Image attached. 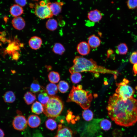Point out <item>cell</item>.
Wrapping results in <instances>:
<instances>
[{"mask_svg": "<svg viewBox=\"0 0 137 137\" xmlns=\"http://www.w3.org/2000/svg\"><path fill=\"white\" fill-rule=\"evenodd\" d=\"M58 87L55 84L50 83L46 86V92L50 96H54L58 93Z\"/></svg>", "mask_w": 137, "mask_h": 137, "instance_id": "cell-20", "label": "cell"}, {"mask_svg": "<svg viewBox=\"0 0 137 137\" xmlns=\"http://www.w3.org/2000/svg\"><path fill=\"white\" fill-rule=\"evenodd\" d=\"M48 77L49 81L53 83H58L60 79L59 74L54 71L50 72L48 74Z\"/></svg>", "mask_w": 137, "mask_h": 137, "instance_id": "cell-23", "label": "cell"}, {"mask_svg": "<svg viewBox=\"0 0 137 137\" xmlns=\"http://www.w3.org/2000/svg\"><path fill=\"white\" fill-rule=\"evenodd\" d=\"M17 4L22 7L25 6L27 3L26 0H14Z\"/></svg>", "mask_w": 137, "mask_h": 137, "instance_id": "cell-34", "label": "cell"}, {"mask_svg": "<svg viewBox=\"0 0 137 137\" xmlns=\"http://www.w3.org/2000/svg\"><path fill=\"white\" fill-rule=\"evenodd\" d=\"M134 75L135 76L137 75V63L134 64L133 68Z\"/></svg>", "mask_w": 137, "mask_h": 137, "instance_id": "cell-36", "label": "cell"}, {"mask_svg": "<svg viewBox=\"0 0 137 137\" xmlns=\"http://www.w3.org/2000/svg\"><path fill=\"white\" fill-rule=\"evenodd\" d=\"M42 42L41 38L38 36H34L30 39L28 44L31 49L36 50L38 49L41 47Z\"/></svg>", "mask_w": 137, "mask_h": 137, "instance_id": "cell-13", "label": "cell"}, {"mask_svg": "<svg viewBox=\"0 0 137 137\" xmlns=\"http://www.w3.org/2000/svg\"><path fill=\"white\" fill-rule=\"evenodd\" d=\"M42 87L36 80H34L30 86V90L33 93L39 92L42 90Z\"/></svg>", "mask_w": 137, "mask_h": 137, "instance_id": "cell-30", "label": "cell"}, {"mask_svg": "<svg viewBox=\"0 0 137 137\" xmlns=\"http://www.w3.org/2000/svg\"><path fill=\"white\" fill-rule=\"evenodd\" d=\"M72 113L70 111L68 112L66 117V119L67 122L69 123L70 121L72 119Z\"/></svg>", "mask_w": 137, "mask_h": 137, "instance_id": "cell-35", "label": "cell"}, {"mask_svg": "<svg viewBox=\"0 0 137 137\" xmlns=\"http://www.w3.org/2000/svg\"><path fill=\"white\" fill-rule=\"evenodd\" d=\"M22 7L17 4H14L10 8L9 12L11 15L14 17L19 16L24 13Z\"/></svg>", "mask_w": 137, "mask_h": 137, "instance_id": "cell-16", "label": "cell"}, {"mask_svg": "<svg viewBox=\"0 0 137 137\" xmlns=\"http://www.w3.org/2000/svg\"><path fill=\"white\" fill-rule=\"evenodd\" d=\"M50 98V96L49 97L47 93L42 90H41L38 96V100L43 106L47 103Z\"/></svg>", "mask_w": 137, "mask_h": 137, "instance_id": "cell-18", "label": "cell"}, {"mask_svg": "<svg viewBox=\"0 0 137 137\" xmlns=\"http://www.w3.org/2000/svg\"><path fill=\"white\" fill-rule=\"evenodd\" d=\"M5 133L0 128V137H4Z\"/></svg>", "mask_w": 137, "mask_h": 137, "instance_id": "cell-37", "label": "cell"}, {"mask_svg": "<svg viewBox=\"0 0 137 137\" xmlns=\"http://www.w3.org/2000/svg\"><path fill=\"white\" fill-rule=\"evenodd\" d=\"M111 122L107 119H104L100 122V126L101 129L105 131L109 130L111 127Z\"/></svg>", "mask_w": 137, "mask_h": 137, "instance_id": "cell-28", "label": "cell"}, {"mask_svg": "<svg viewBox=\"0 0 137 137\" xmlns=\"http://www.w3.org/2000/svg\"><path fill=\"white\" fill-rule=\"evenodd\" d=\"M50 96L47 103L43 106V112L48 117L55 118L61 113L63 109V104L58 97L54 96Z\"/></svg>", "mask_w": 137, "mask_h": 137, "instance_id": "cell-4", "label": "cell"}, {"mask_svg": "<svg viewBox=\"0 0 137 137\" xmlns=\"http://www.w3.org/2000/svg\"><path fill=\"white\" fill-rule=\"evenodd\" d=\"M47 5L49 7L53 14L54 15H57L61 12L62 7L64 5L62 2H55L53 3L47 2Z\"/></svg>", "mask_w": 137, "mask_h": 137, "instance_id": "cell-9", "label": "cell"}, {"mask_svg": "<svg viewBox=\"0 0 137 137\" xmlns=\"http://www.w3.org/2000/svg\"><path fill=\"white\" fill-rule=\"evenodd\" d=\"M57 87L59 91L62 93L66 92L69 88L68 83L63 80L59 82L58 85Z\"/></svg>", "mask_w": 137, "mask_h": 137, "instance_id": "cell-25", "label": "cell"}, {"mask_svg": "<svg viewBox=\"0 0 137 137\" xmlns=\"http://www.w3.org/2000/svg\"><path fill=\"white\" fill-rule=\"evenodd\" d=\"M117 52L120 55H125L127 53L128 49L126 44L124 43L119 44L117 47Z\"/></svg>", "mask_w": 137, "mask_h": 137, "instance_id": "cell-26", "label": "cell"}, {"mask_svg": "<svg viewBox=\"0 0 137 137\" xmlns=\"http://www.w3.org/2000/svg\"><path fill=\"white\" fill-rule=\"evenodd\" d=\"M27 122L24 116L19 115L15 117L12 122L13 126L15 129L23 131L26 128Z\"/></svg>", "mask_w": 137, "mask_h": 137, "instance_id": "cell-7", "label": "cell"}, {"mask_svg": "<svg viewBox=\"0 0 137 137\" xmlns=\"http://www.w3.org/2000/svg\"><path fill=\"white\" fill-rule=\"evenodd\" d=\"M53 52L55 54L62 55L65 51V49L61 44L57 43L55 44L52 49Z\"/></svg>", "mask_w": 137, "mask_h": 137, "instance_id": "cell-24", "label": "cell"}, {"mask_svg": "<svg viewBox=\"0 0 137 137\" xmlns=\"http://www.w3.org/2000/svg\"><path fill=\"white\" fill-rule=\"evenodd\" d=\"M107 109L108 116L117 125L129 127L137 122V100L133 97L124 100L115 93L109 97Z\"/></svg>", "mask_w": 137, "mask_h": 137, "instance_id": "cell-1", "label": "cell"}, {"mask_svg": "<svg viewBox=\"0 0 137 137\" xmlns=\"http://www.w3.org/2000/svg\"><path fill=\"white\" fill-rule=\"evenodd\" d=\"M73 132L70 128L59 124L54 137H73Z\"/></svg>", "mask_w": 137, "mask_h": 137, "instance_id": "cell-8", "label": "cell"}, {"mask_svg": "<svg viewBox=\"0 0 137 137\" xmlns=\"http://www.w3.org/2000/svg\"><path fill=\"white\" fill-rule=\"evenodd\" d=\"M70 78L72 82L74 83H77L79 82L82 78L81 74L78 72L72 74Z\"/></svg>", "mask_w": 137, "mask_h": 137, "instance_id": "cell-31", "label": "cell"}, {"mask_svg": "<svg viewBox=\"0 0 137 137\" xmlns=\"http://www.w3.org/2000/svg\"><path fill=\"white\" fill-rule=\"evenodd\" d=\"M25 103L29 105L32 103L36 99V96L33 93L27 92L25 94L24 97Z\"/></svg>", "mask_w": 137, "mask_h": 137, "instance_id": "cell-22", "label": "cell"}, {"mask_svg": "<svg viewBox=\"0 0 137 137\" xmlns=\"http://www.w3.org/2000/svg\"><path fill=\"white\" fill-rule=\"evenodd\" d=\"M130 62L132 64L137 63V52H133L130 57Z\"/></svg>", "mask_w": 137, "mask_h": 137, "instance_id": "cell-33", "label": "cell"}, {"mask_svg": "<svg viewBox=\"0 0 137 137\" xmlns=\"http://www.w3.org/2000/svg\"><path fill=\"white\" fill-rule=\"evenodd\" d=\"M87 17L91 21L96 23L101 20L102 14L99 10L96 9L89 11L88 13Z\"/></svg>", "mask_w": 137, "mask_h": 137, "instance_id": "cell-10", "label": "cell"}, {"mask_svg": "<svg viewBox=\"0 0 137 137\" xmlns=\"http://www.w3.org/2000/svg\"><path fill=\"white\" fill-rule=\"evenodd\" d=\"M31 110L33 113L37 114H40L43 112V106L40 102L36 101L32 105Z\"/></svg>", "mask_w": 137, "mask_h": 137, "instance_id": "cell-19", "label": "cell"}, {"mask_svg": "<svg viewBox=\"0 0 137 137\" xmlns=\"http://www.w3.org/2000/svg\"><path fill=\"white\" fill-rule=\"evenodd\" d=\"M34 13L38 17L42 19L50 18L53 15L47 3L43 1L39 4H36Z\"/></svg>", "mask_w": 137, "mask_h": 137, "instance_id": "cell-6", "label": "cell"}, {"mask_svg": "<svg viewBox=\"0 0 137 137\" xmlns=\"http://www.w3.org/2000/svg\"><path fill=\"white\" fill-rule=\"evenodd\" d=\"M129 81L126 79H124L122 82L117 83V87L115 92L124 100L132 97L134 94V90L127 84Z\"/></svg>", "mask_w": 137, "mask_h": 137, "instance_id": "cell-5", "label": "cell"}, {"mask_svg": "<svg viewBox=\"0 0 137 137\" xmlns=\"http://www.w3.org/2000/svg\"><path fill=\"white\" fill-rule=\"evenodd\" d=\"M77 50L78 53L80 55L85 56L90 53V47L86 42L82 41L77 45Z\"/></svg>", "mask_w": 137, "mask_h": 137, "instance_id": "cell-11", "label": "cell"}, {"mask_svg": "<svg viewBox=\"0 0 137 137\" xmlns=\"http://www.w3.org/2000/svg\"><path fill=\"white\" fill-rule=\"evenodd\" d=\"M58 24L57 20L54 19H49L47 20L46 23V26L48 30L53 31L57 28Z\"/></svg>", "mask_w": 137, "mask_h": 137, "instance_id": "cell-21", "label": "cell"}, {"mask_svg": "<svg viewBox=\"0 0 137 137\" xmlns=\"http://www.w3.org/2000/svg\"><path fill=\"white\" fill-rule=\"evenodd\" d=\"M82 116L83 118L86 121H90L93 118V114L92 112L90 110H84L82 113Z\"/></svg>", "mask_w": 137, "mask_h": 137, "instance_id": "cell-29", "label": "cell"}, {"mask_svg": "<svg viewBox=\"0 0 137 137\" xmlns=\"http://www.w3.org/2000/svg\"><path fill=\"white\" fill-rule=\"evenodd\" d=\"M45 125L46 128L51 130H53L57 127V124L53 119L49 118L46 121Z\"/></svg>", "mask_w": 137, "mask_h": 137, "instance_id": "cell-27", "label": "cell"}, {"mask_svg": "<svg viewBox=\"0 0 137 137\" xmlns=\"http://www.w3.org/2000/svg\"><path fill=\"white\" fill-rule=\"evenodd\" d=\"M73 65L69 69L71 74L75 73L88 72L103 74H115L116 72L98 65L92 59H88L81 56H76L73 60Z\"/></svg>", "mask_w": 137, "mask_h": 137, "instance_id": "cell-2", "label": "cell"}, {"mask_svg": "<svg viewBox=\"0 0 137 137\" xmlns=\"http://www.w3.org/2000/svg\"><path fill=\"white\" fill-rule=\"evenodd\" d=\"M12 24L15 29L19 30L23 29L25 26L24 20L20 16L14 18L12 21Z\"/></svg>", "mask_w": 137, "mask_h": 137, "instance_id": "cell-12", "label": "cell"}, {"mask_svg": "<svg viewBox=\"0 0 137 137\" xmlns=\"http://www.w3.org/2000/svg\"><path fill=\"white\" fill-rule=\"evenodd\" d=\"M127 5L129 9H134L137 7V0H127Z\"/></svg>", "mask_w": 137, "mask_h": 137, "instance_id": "cell-32", "label": "cell"}, {"mask_svg": "<svg viewBox=\"0 0 137 137\" xmlns=\"http://www.w3.org/2000/svg\"><path fill=\"white\" fill-rule=\"evenodd\" d=\"M40 118L37 115H32L28 118L27 123L29 126L32 128L38 127L41 123Z\"/></svg>", "mask_w": 137, "mask_h": 137, "instance_id": "cell-14", "label": "cell"}, {"mask_svg": "<svg viewBox=\"0 0 137 137\" xmlns=\"http://www.w3.org/2000/svg\"><path fill=\"white\" fill-rule=\"evenodd\" d=\"M101 41L99 38L95 35L90 36L88 39V43L90 47L96 48L100 46Z\"/></svg>", "mask_w": 137, "mask_h": 137, "instance_id": "cell-15", "label": "cell"}, {"mask_svg": "<svg viewBox=\"0 0 137 137\" xmlns=\"http://www.w3.org/2000/svg\"><path fill=\"white\" fill-rule=\"evenodd\" d=\"M92 99V94L89 91L83 90L82 86L79 85L73 87L66 101L75 102L82 109L86 110L90 107Z\"/></svg>", "mask_w": 137, "mask_h": 137, "instance_id": "cell-3", "label": "cell"}, {"mask_svg": "<svg viewBox=\"0 0 137 137\" xmlns=\"http://www.w3.org/2000/svg\"><path fill=\"white\" fill-rule=\"evenodd\" d=\"M3 99L5 102L11 103L15 101L16 97L13 91H9L6 92L4 94Z\"/></svg>", "mask_w": 137, "mask_h": 137, "instance_id": "cell-17", "label": "cell"}]
</instances>
